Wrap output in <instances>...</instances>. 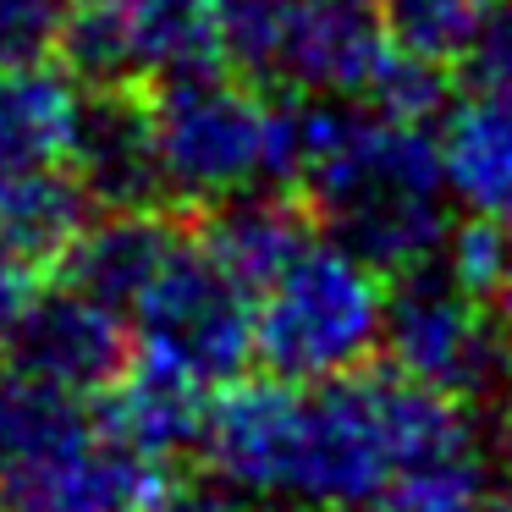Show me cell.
<instances>
[{
    "label": "cell",
    "mask_w": 512,
    "mask_h": 512,
    "mask_svg": "<svg viewBox=\"0 0 512 512\" xmlns=\"http://www.w3.org/2000/svg\"><path fill=\"white\" fill-rule=\"evenodd\" d=\"M468 402L441 397L397 369L298 386L232 380L204 402L199 457L215 485L259 507L369 512L375 496L424 452L468 441Z\"/></svg>",
    "instance_id": "6da1fadb"
},
{
    "label": "cell",
    "mask_w": 512,
    "mask_h": 512,
    "mask_svg": "<svg viewBox=\"0 0 512 512\" xmlns=\"http://www.w3.org/2000/svg\"><path fill=\"white\" fill-rule=\"evenodd\" d=\"M292 182L325 237L375 270L430 265L452 237V199L435 160V127L369 100H314L298 111Z\"/></svg>",
    "instance_id": "7a4b0ae2"
},
{
    "label": "cell",
    "mask_w": 512,
    "mask_h": 512,
    "mask_svg": "<svg viewBox=\"0 0 512 512\" xmlns=\"http://www.w3.org/2000/svg\"><path fill=\"white\" fill-rule=\"evenodd\" d=\"M144 100L166 204L215 210L226 199L292 182L298 111L281 105L270 83L210 67L144 89Z\"/></svg>",
    "instance_id": "3957f363"
},
{
    "label": "cell",
    "mask_w": 512,
    "mask_h": 512,
    "mask_svg": "<svg viewBox=\"0 0 512 512\" xmlns=\"http://www.w3.org/2000/svg\"><path fill=\"white\" fill-rule=\"evenodd\" d=\"M166 463L133 452L83 397L0 380V507L6 512H155Z\"/></svg>",
    "instance_id": "277c9868"
},
{
    "label": "cell",
    "mask_w": 512,
    "mask_h": 512,
    "mask_svg": "<svg viewBox=\"0 0 512 512\" xmlns=\"http://www.w3.org/2000/svg\"><path fill=\"white\" fill-rule=\"evenodd\" d=\"M386 270L325 232H309L254 292V358L276 380L320 386L380 353Z\"/></svg>",
    "instance_id": "5b68a950"
},
{
    "label": "cell",
    "mask_w": 512,
    "mask_h": 512,
    "mask_svg": "<svg viewBox=\"0 0 512 512\" xmlns=\"http://www.w3.org/2000/svg\"><path fill=\"white\" fill-rule=\"evenodd\" d=\"M127 336L138 369L215 397L221 386L243 380L254 358V292L199 237H182L144 298L127 309Z\"/></svg>",
    "instance_id": "8992f818"
},
{
    "label": "cell",
    "mask_w": 512,
    "mask_h": 512,
    "mask_svg": "<svg viewBox=\"0 0 512 512\" xmlns=\"http://www.w3.org/2000/svg\"><path fill=\"white\" fill-rule=\"evenodd\" d=\"M56 61L100 89H160L226 61L210 0H67Z\"/></svg>",
    "instance_id": "52a82bcc"
},
{
    "label": "cell",
    "mask_w": 512,
    "mask_h": 512,
    "mask_svg": "<svg viewBox=\"0 0 512 512\" xmlns=\"http://www.w3.org/2000/svg\"><path fill=\"white\" fill-rule=\"evenodd\" d=\"M380 347L391 369L441 397L474 402L507 369L501 347V314L485 292H474L441 254L430 265L402 270L397 287H386V331Z\"/></svg>",
    "instance_id": "ba28073f"
},
{
    "label": "cell",
    "mask_w": 512,
    "mask_h": 512,
    "mask_svg": "<svg viewBox=\"0 0 512 512\" xmlns=\"http://www.w3.org/2000/svg\"><path fill=\"white\" fill-rule=\"evenodd\" d=\"M0 353H6V375L89 402L111 391L133 364V336H127V314L89 298L83 287L34 281L0 325Z\"/></svg>",
    "instance_id": "9c48e42d"
},
{
    "label": "cell",
    "mask_w": 512,
    "mask_h": 512,
    "mask_svg": "<svg viewBox=\"0 0 512 512\" xmlns=\"http://www.w3.org/2000/svg\"><path fill=\"white\" fill-rule=\"evenodd\" d=\"M67 171L89 193L94 210H144L166 204L149 138V100L144 89H100L83 83L78 116L67 138Z\"/></svg>",
    "instance_id": "30bf717a"
},
{
    "label": "cell",
    "mask_w": 512,
    "mask_h": 512,
    "mask_svg": "<svg viewBox=\"0 0 512 512\" xmlns=\"http://www.w3.org/2000/svg\"><path fill=\"white\" fill-rule=\"evenodd\" d=\"M446 199L485 226H512V89L468 83L435 122Z\"/></svg>",
    "instance_id": "8fae6325"
},
{
    "label": "cell",
    "mask_w": 512,
    "mask_h": 512,
    "mask_svg": "<svg viewBox=\"0 0 512 512\" xmlns=\"http://www.w3.org/2000/svg\"><path fill=\"white\" fill-rule=\"evenodd\" d=\"M182 226L166 215V204H144V210H94L89 226L72 237L67 259H61V281L83 287L89 298L111 303L116 314H127L144 287L160 276L171 254L182 243Z\"/></svg>",
    "instance_id": "7c38bea8"
},
{
    "label": "cell",
    "mask_w": 512,
    "mask_h": 512,
    "mask_svg": "<svg viewBox=\"0 0 512 512\" xmlns=\"http://www.w3.org/2000/svg\"><path fill=\"white\" fill-rule=\"evenodd\" d=\"M83 83L50 61L0 67V177L28 166H67V138Z\"/></svg>",
    "instance_id": "4fadbf2b"
},
{
    "label": "cell",
    "mask_w": 512,
    "mask_h": 512,
    "mask_svg": "<svg viewBox=\"0 0 512 512\" xmlns=\"http://www.w3.org/2000/svg\"><path fill=\"white\" fill-rule=\"evenodd\" d=\"M303 237H309V221H303L287 199H276V188H265V193H243V199L215 204L204 232H199V243L210 248L248 292H259L270 281V270H276Z\"/></svg>",
    "instance_id": "5bb4252c"
},
{
    "label": "cell",
    "mask_w": 512,
    "mask_h": 512,
    "mask_svg": "<svg viewBox=\"0 0 512 512\" xmlns=\"http://www.w3.org/2000/svg\"><path fill=\"white\" fill-rule=\"evenodd\" d=\"M204 402L199 391L177 386V380L155 375V369H122V380L111 386V402H105L100 419L111 424V435H122L133 452L155 457V463H171L182 446L199 441L204 424Z\"/></svg>",
    "instance_id": "9a60e30c"
},
{
    "label": "cell",
    "mask_w": 512,
    "mask_h": 512,
    "mask_svg": "<svg viewBox=\"0 0 512 512\" xmlns=\"http://www.w3.org/2000/svg\"><path fill=\"white\" fill-rule=\"evenodd\" d=\"M375 6L391 45L430 67H446V61H463L468 39L496 0H375Z\"/></svg>",
    "instance_id": "2e32d148"
},
{
    "label": "cell",
    "mask_w": 512,
    "mask_h": 512,
    "mask_svg": "<svg viewBox=\"0 0 512 512\" xmlns=\"http://www.w3.org/2000/svg\"><path fill=\"white\" fill-rule=\"evenodd\" d=\"M210 6H215V23H221L226 61L254 72L259 83H276L287 39L309 0H210Z\"/></svg>",
    "instance_id": "e0dca14e"
},
{
    "label": "cell",
    "mask_w": 512,
    "mask_h": 512,
    "mask_svg": "<svg viewBox=\"0 0 512 512\" xmlns=\"http://www.w3.org/2000/svg\"><path fill=\"white\" fill-rule=\"evenodd\" d=\"M67 0H0V67L50 61Z\"/></svg>",
    "instance_id": "ac0fdd59"
},
{
    "label": "cell",
    "mask_w": 512,
    "mask_h": 512,
    "mask_svg": "<svg viewBox=\"0 0 512 512\" xmlns=\"http://www.w3.org/2000/svg\"><path fill=\"white\" fill-rule=\"evenodd\" d=\"M463 72L479 89H512V0H496L463 50Z\"/></svg>",
    "instance_id": "d6986e66"
},
{
    "label": "cell",
    "mask_w": 512,
    "mask_h": 512,
    "mask_svg": "<svg viewBox=\"0 0 512 512\" xmlns=\"http://www.w3.org/2000/svg\"><path fill=\"white\" fill-rule=\"evenodd\" d=\"M39 276H28L23 265H17V254L6 243H0V325H6V314L17 309V303H23V292L34 287Z\"/></svg>",
    "instance_id": "ffe728a7"
},
{
    "label": "cell",
    "mask_w": 512,
    "mask_h": 512,
    "mask_svg": "<svg viewBox=\"0 0 512 512\" xmlns=\"http://www.w3.org/2000/svg\"><path fill=\"white\" fill-rule=\"evenodd\" d=\"M155 512H243V501L221 490H188V496H166Z\"/></svg>",
    "instance_id": "44dd1931"
},
{
    "label": "cell",
    "mask_w": 512,
    "mask_h": 512,
    "mask_svg": "<svg viewBox=\"0 0 512 512\" xmlns=\"http://www.w3.org/2000/svg\"><path fill=\"white\" fill-rule=\"evenodd\" d=\"M490 303L512 325V226H501V259H496V281H490Z\"/></svg>",
    "instance_id": "7402d4cb"
},
{
    "label": "cell",
    "mask_w": 512,
    "mask_h": 512,
    "mask_svg": "<svg viewBox=\"0 0 512 512\" xmlns=\"http://www.w3.org/2000/svg\"><path fill=\"white\" fill-rule=\"evenodd\" d=\"M501 408H496V435H501V452L512 457V358H507V369H501Z\"/></svg>",
    "instance_id": "603a6c76"
},
{
    "label": "cell",
    "mask_w": 512,
    "mask_h": 512,
    "mask_svg": "<svg viewBox=\"0 0 512 512\" xmlns=\"http://www.w3.org/2000/svg\"><path fill=\"white\" fill-rule=\"evenodd\" d=\"M281 512H303V507H281Z\"/></svg>",
    "instance_id": "cb8c5ba5"
},
{
    "label": "cell",
    "mask_w": 512,
    "mask_h": 512,
    "mask_svg": "<svg viewBox=\"0 0 512 512\" xmlns=\"http://www.w3.org/2000/svg\"><path fill=\"white\" fill-rule=\"evenodd\" d=\"M0 512H6V507H0Z\"/></svg>",
    "instance_id": "d4e9b609"
},
{
    "label": "cell",
    "mask_w": 512,
    "mask_h": 512,
    "mask_svg": "<svg viewBox=\"0 0 512 512\" xmlns=\"http://www.w3.org/2000/svg\"><path fill=\"white\" fill-rule=\"evenodd\" d=\"M507 512H512V507H507Z\"/></svg>",
    "instance_id": "484cf974"
}]
</instances>
